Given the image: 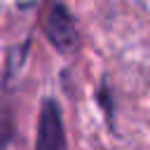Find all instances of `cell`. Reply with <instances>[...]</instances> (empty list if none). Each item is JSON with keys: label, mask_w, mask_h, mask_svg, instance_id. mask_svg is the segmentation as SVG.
I'll list each match as a JSON object with an SVG mask.
<instances>
[{"label": "cell", "mask_w": 150, "mask_h": 150, "mask_svg": "<svg viewBox=\"0 0 150 150\" xmlns=\"http://www.w3.org/2000/svg\"><path fill=\"white\" fill-rule=\"evenodd\" d=\"M35 150H68L66 127L61 105L56 98H45L40 115H38V131H35Z\"/></svg>", "instance_id": "cell-1"}, {"label": "cell", "mask_w": 150, "mask_h": 150, "mask_svg": "<svg viewBox=\"0 0 150 150\" xmlns=\"http://www.w3.org/2000/svg\"><path fill=\"white\" fill-rule=\"evenodd\" d=\"M45 35L52 42L54 49H59L61 54H70L77 49L80 45V33L75 26V19L70 14V9L63 2H54L47 21H45Z\"/></svg>", "instance_id": "cell-2"}]
</instances>
